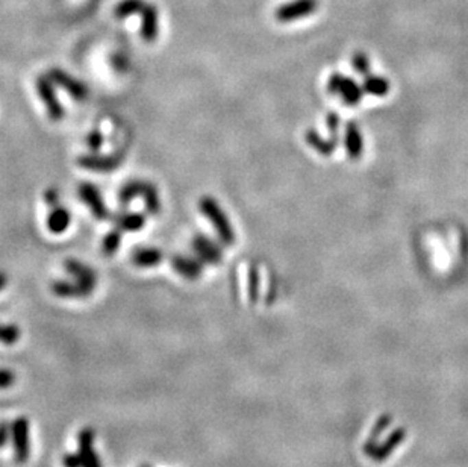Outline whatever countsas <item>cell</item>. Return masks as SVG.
I'll return each mask as SVG.
<instances>
[{"label": "cell", "mask_w": 468, "mask_h": 467, "mask_svg": "<svg viewBox=\"0 0 468 467\" xmlns=\"http://www.w3.org/2000/svg\"><path fill=\"white\" fill-rule=\"evenodd\" d=\"M94 429L84 428L78 435V454L82 462V467H104L99 454L94 449Z\"/></svg>", "instance_id": "52a82bcc"}, {"label": "cell", "mask_w": 468, "mask_h": 467, "mask_svg": "<svg viewBox=\"0 0 468 467\" xmlns=\"http://www.w3.org/2000/svg\"><path fill=\"white\" fill-rule=\"evenodd\" d=\"M199 209L211 222V225L214 226L217 236L222 240L223 244L232 246L235 243V232H233L229 217L226 216L223 208L220 207V203L214 198H211V196H203L199 202Z\"/></svg>", "instance_id": "6da1fadb"}, {"label": "cell", "mask_w": 468, "mask_h": 467, "mask_svg": "<svg viewBox=\"0 0 468 467\" xmlns=\"http://www.w3.org/2000/svg\"><path fill=\"white\" fill-rule=\"evenodd\" d=\"M141 467H150L149 464H144V466H141Z\"/></svg>", "instance_id": "f546056e"}, {"label": "cell", "mask_w": 468, "mask_h": 467, "mask_svg": "<svg viewBox=\"0 0 468 467\" xmlns=\"http://www.w3.org/2000/svg\"><path fill=\"white\" fill-rule=\"evenodd\" d=\"M70 223L71 216L64 207L55 205L47 217V228L50 232L55 234V236H60V234L67 231Z\"/></svg>", "instance_id": "2e32d148"}, {"label": "cell", "mask_w": 468, "mask_h": 467, "mask_svg": "<svg viewBox=\"0 0 468 467\" xmlns=\"http://www.w3.org/2000/svg\"><path fill=\"white\" fill-rule=\"evenodd\" d=\"M21 337V331L17 325H2L0 323V343L3 345H16Z\"/></svg>", "instance_id": "7402d4cb"}, {"label": "cell", "mask_w": 468, "mask_h": 467, "mask_svg": "<svg viewBox=\"0 0 468 467\" xmlns=\"http://www.w3.org/2000/svg\"><path fill=\"white\" fill-rule=\"evenodd\" d=\"M248 296L252 302L258 301V273L253 267L248 272Z\"/></svg>", "instance_id": "cb8c5ba5"}, {"label": "cell", "mask_w": 468, "mask_h": 467, "mask_svg": "<svg viewBox=\"0 0 468 467\" xmlns=\"http://www.w3.org/2000/svg\"><path fill=\"white\" fill-rule=\"evenodd\" d=\"M14 383H16L14 372L8 369H0V389H8Z\"/></svg>", "instance_id": "d4e9b609"}, {"label": "cell", "mask_w": 468, "mask_h": 467, "mask_svg": "<svg viewBox=\"0 0 468 467\" xmlns=\"http://www.w3.org/2000/svg\"><path fill=\"white\" fill-rule=\"evenodd\" d=\"M47 76L52 79V82L55 85L60 87V89H62L65 93H69L75 100L85 102L86 99H89V94H90L89 87H86L84 82H80L79 79L69 75L67 71H64L61 69H52L47 73Z\"/></svg>", "instance_id": "5b68a950"}, {"label": "cell", "mask_w": 468, "mask_h": 467, "mask_svg": "<svg viewBox=\"0 0 468 467\" xmlns=\"http://www.w3.org/2000/svg\"><path fill=\"white\" fill-rule=\"evenodd\" d=\"M64 267L67 270V273L71 275L75 281L84 284L85 287H89L90 290L94 291L97 286V273L94 272V270L84 264V262H80L78 260H67L64 262Z\"/></svg>", "instance_id": "5bb4252c"}, {"label": "cell", "mask_w": 468, "mask_h": 467, "mask_svg": "<svg viewBox=\"0 0 468 467\" xmlns=\"http://www.w3.org/2000/svg\"><path fill=\"white\" fill-rule=\"evenodd\" d=\"M391 422H393V415H391V414L386 413V414L380 415L379 420L376 422L375 428L371 429V434H370V437H368V440L365 442V444H364V452H365V451H368V449H371L373 446H376L379 435L382 434V433L385 431V429L391 425Z\"/></svg>", "instance_id": "ffe728a7"}, {"label": "cell", "mask_w": 468, "mask_h": 467, "mask_svg": "<svg viewBox=\"0 0 468 467\" xmlns=\"http://www.w3.org/2000/svg\"><path fill=\"white\" fill-rule=\"evenodd\" d=\"M405 437H406V429L399 428L396 429V431H393L388 435V439H386L382 444H376V446H373L371 449L365 451V455L370 457L371 459H375V462H384V459H386L393 454L394 449L403 443Z\"/></svg>", "instance_id": "7c38bea8"}, {"label": "cell", "mask_w": 468, "mask_h": 467, "mask_svg": "<svg viewBox=\"0 0 468 467\" xmlns=\"http://www.w3.org/2000/svg\"><path fill=\"white\" fill-rule=\"evenodd\" d=\"M62 463L65 467H82V462H80V457L76 454H65L62 458Z\"/></svg>", "instance_id": "4316f807"}, {"label": "cell", "mask_w": 468, "mask_h": 467, "mask_svg": "<svg viewBox=\"0 0 468 467\" xmlns=\"http://www.w3.org/2000/svg\"><path fill=\"white\" fill-rule=\"evenodd\" d=\"M141 38L152 45L159 35V12L155 5L145 3L141 10Z\"/></svg>", "instance_id": "8fae6325"}, {"label": "cell", "mask_w": 468, "mask_h": 467, "mask_svg": "<svg viewBox=\"0 0 468 467\" xmlns=\"http://www.w3.org/2000/svg\"><path fill=\"white\" fill-rule=\"evenodd\" d=\"M6 286H8V276L5 272H0V291H2Z\"/></svg>", "instance_id": "f1b7e54d"}, {"label": "cell", "mask_w": 468, "mask_h": 467, "mask_svg": "<svg viewBox=\"0 0 468 467\" xmlns=\"http://www.w3.org/2000/svg\"><path fill=\"white\" fill-rule=\"evenodd\" d=\"M121 238H123V231H120L119 228H115L114 226V229L109 231L105 236L104 243H102V251H104V253L108 255V257H111V255H114L120 249Z\"/></svg>", "instance_id": "44dd1931"}, {"label": "cell", "mask_w": 468, "mask_h": 467, "mask_svg": "<svg viewBox=\"0 0 468 467\" xmlns=\"http://www.w3.org/2000/svg\"><path fill=\"white\" fill-rule=\"evenodd\" d=\"M140 198L145 203V209L149 214L156 216L161 213V199L158 188L148 181H130L124 185L119 193V201L123 203H128Z\"/></svg>", "instance_id": "7a4b0ae2"}, {"label": "cell", "mask_w": 468, "mask_h": 467, "mask_svg": "<svg viewBox=\"0 0 468 467\" xmlns=\"http://www.w3.org/2000/svg\"><path fill=\"white\" fill-rule=\"evenodd\" d=\"M50 288L55 296L64 299H82L93 295V290L78 281H55Z\"/></svg>", "instance_id": "9a60e30c"}, {"label": "cell", "mask_w": 468, "mask_h": 467, "mask_svg": "<svg viewBox=\"0 0 468 467\" xmlns=\"http://www.w3.org/2000/svg\"><path fill=\"white\" fill-rule=\"evenodd\" d=\"M11 439V423L0 422V448H3Z\"/></svg>", "instance_id": "484cf974"}, {"label": "cell", "mask_w": 468, "mask_h": 467, "mask_svg": "<svg viewBox=\"0 0 468 467\" xmlns=\"http://www.w3.org/2000/svg\"><path fill=\"white\" fill-rule=\"evenodd\" d=\"M86 146H89V149L93 153H99V150L102 149V146H104V135H102L100 130L94 129L86 137Z\"/></svg>", "instance_id": "603a6c76"}, {"label": "cell", "mask_w": 468, "mask_h": 467, "mask_svg": "<svg viewBox=\"0 0 468 467\" xmlns=\"http://www.w3.org/2000/svg\"><path fill=\"white\" fill-rule=\"evenodd\" d=\"M78 193H79L80 201H82L85 205L90 208L94 217L99 218V220H106V218L109 217V211L96 185H93L91 182H82V184L79 185Z\"/></svg>", "instance_id": "8992f818"}, {"label": "cell", "mask_w": 468, "mask_h": 467, "mask_svg": "<svg viewBox=\"0 0 468 467\" xmlns=\"http://www.w3.org/2000/svg\"><path fill=\"white\" fill-rule=\"evenodd\" d=\"M202 262H203L202 260L187 257V255H174L172 258V267L174 272L184 276L185 280L194 281L197 278H200L203 273Z\"/></svg>", "instance_id": "4fadbf2b"}, {"label": "cell", "mask_w": 468, "mask_h": 467, "mask_svg": "<svg viewBox=\"0 0 468 467\" xmlns=\"http://www.w3.org/2000/svg\"><path fill=\"white\" fill-rule=\"evenodd\" d=\"M54 85L55 84L52 82V79H50L47 75L36 78V91H38L40 94V99L43 104H45L50 119H52L54 122H58L62 119L65 113H64L62 104L56 96Z\"/></svg>", "instance_id": "277c9868"}, {"label": "cell", "mask_w": 468, "mask_h": 467, "mask_svg": "<svg viewBox=\"0 0 468 467\" xmlns=\"http://www.w3.org/2000/svg\"><path fill=\"white\" fill-rule=\"evenodd\" d=\"M78 164L85 170L97 173H111L121 166V159L115 155H100V153H90L78 158Z\"/></svg>", "instance_id": "ba28073f"}, {"label": "cell", "mask_w": 468, "mask_h": 467, "mask_svg": "<svg viewBox=\"0 0 468 467\" xmlns=\"http://www.w3.org/2000/svg\"><path fill=\"white\" fill-rule=\"evenodd\" d=\"M114 226L123 232H138L145 226V216L140 213H121L114 217Z\"/></svg>", "instance_id": "e0dca14e"}, {"label": "cell", "mask_w": 468, "mask_h": 467, "mask_svg": "<svg viewBox=\"0 0 468 467\" xmlns=\"http://www.w3.org/2000/svg\"><path fill=\"white\" fill-rule=\"evenodd\" d=\"M144 5H145L144 0H121V2L117 3L114 8V16L115 19L120 20L128 19L130 16H134V14L141 12Z\"/></svg>", "instance_id": "d6986e66"}, {"label": "cell", "mask_w": 468, "mask_h": 467, "mask_svg": "<svg viewBox=\"0 0 468 467\" xmlns=\"http://www.w3.org/2000/svg\"><path fill=\"white\" fill-rule=\"evenodd\" d=\"M11 440L14 444V458L17 463H26L31 455V440H29V420L19 418L11 423Z\"/></svg>", "instance_id": "3957f363"}, {"label": "cell", "mask_w": 468, "mask_h": 467, "mask_svg": "<svg viewBox=\"0 0 468 467\" xmlns=\"http://www.w3.org/2000/svg\"><path fill=\"white\" fill-rule=\"evenodd\" d=\"M316 10L317 0H292V2L285 3L281 8L276 10V19L282 21V23H287V21L309 16Z\"/></svg>", "instance_id": "9c48e42d"}, {"label": "cell", "mask_w": 468, "mask_h": 467, "mask_svg": "<svg viewBox=\"0 0 468 467\" xmlns=\"http://www.w3.org/2000/svg\"><path fill=\"white\" fill-rule=\"evenodd\" d=\"M191 246L197 257L203 262H208V264H220L223 260V252L220 249V246H217L211 238L200 236V234L193 238Z\"/></svg>", "instance_id": "30bf717a"}, {"label": "cell", "mask_w": 468, "mask_h": 467, "mask_svg": "<svg viewBox=\"0 0 468 467\" xmlns=\"http://www.w3.org/2000/svg\"><path fill=\"white\" fill-rule=\"evenodd\" d=\"M45 201L49 203V205L55 207V205H56V202H58V193H56V190H54V188L47 190V192L45 193Z\"/></svg>", "instance_id": "83f0119b"}, {"label": "cell", "mask_w": 468, "mask_h": 467, "mask_svg": "<svg viewBox=\"0 0 468 467\" xmlns=\"http://www.w3.org/2000/svg\"><path fill=\"white\" fill-rule=\"evenodd\" d=\"M164 255L159 249L155 247H140V249L134 251L132 253V262L137 267H153L158 266L163 261Z\"/></svg>", "instance_id": "ac0fdd59"}]
</instances>
